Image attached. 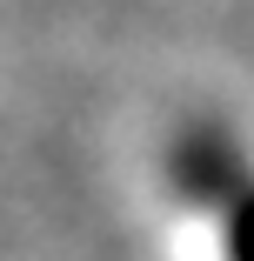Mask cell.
<instances>
[{"label": "cell", "mask_w": 254, "mask_h": 261, "mask_svg": "<svg viewBox=\"0 0 254 261\" xmlns=\"http://www.w3.org/2000/svg\"><path fill=\"white\" fill-rule=\"evenodd\" d=\"M228 261H254V181L228 194Z\"/></svg>", "instance_id": "1"}]
</instances>
